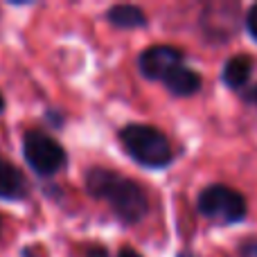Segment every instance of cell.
<instances>
[{"mask_svg": "<svg viewBox=\"0 0 257 257\" xmlns=\"http://www.w3.org/2000/svg\"><path fill=\"white\" fill-rule=\"evenodd\" d=\"M30 194L27 178L21 169L0 156V201H23Z\"/></svg>", "mask_w": 257, "mask_h": 257, "instance_id": "obj_6", "label": "cell"}, {"mask_svg": "<svg viewBox=\"0 0 257 257\" xmlns=\"http://www.w3.org/2000/svg\"><path fill=\"white\" fill-rule=\"evenodd\" d=\"M246 27H248L250 36L257 41V5L248 12V16H246Z\"/></svg>", "mask_w": 257, "mask_h": 257, "instance_id": "obj_10", "label": "cell"}, {"mask_svg": "<svg viewBox=\"0 0 257 257\" xmlns=\"http://www.w3.org/2000/svg\"><path fill=\"white\" fill-rule=\"evenodd\" d=\"M176 66H181V50L172 45L147 48L138 59V68L147 79H165V75Z\"/></svg>", "mask_w": 257, "mask_h": 257, "instance_id": "obj_5", "label": "cell"}, {"mask_svg": "<svg viewBox=\"0 0 257 257\" xmlns=\"http://www.w3.org/2000/svg\"><path fill=\"white\" fill-rule=\"evenodd\" d=\"M178 257H199V255H194V253H181Z\"/></svg>", "mask_w": 257, "mask_h": 257, "instance_id": "obj_16", "label": "cell"}, {"mask_svg": "<svg viewBox=\"0 0 257 257\" xmlns=\"http://www.w3.org/2000/svg\"><path fill=\"white\" fill-rule=\"evenodd\" d=\"M5 111V97H3V93H0V113Z\"/></svg>", "mask_w": 257, "mask_h": 257, "instance_id": "obj_15", "label": "cell"}, {"mask_svg": "<svg viewBox=\"0 0 257 257\" xmlns=\"http://www.w3.org/2000/svg\"><path fill=\"white\" fill-rule=\"evenodd\" d=\"M165 86L169 88V93L178 95V97H185V95H194L201 88V77L194 70L185 66H176L165 75Z\"/></svg>", "mask_w": 257, "mask_h": 257, "instance_id": "obj_7", "label": "cell"}, {"mask_svg": "<svg viewBox=\"0 0 257 257\" xmlns=\"http://www.w3.org/2000/svg\"><path fill=\"white\" fill-rule=\"evenodd\" d=\"M241 255L244 257H257V241H248L241 246Z\"/></svg>", "mask_w": 257, "mask_h": 257, "instance_id": "obj_11", "label": "cell"}, {"mask_svg": "<svg viewBox=\"0 0 257 257\" xmlns=\"http://www.w3.org/2000/svg\"><path fill=\"white\" fill-rule=\"evenodd\" d=\"M246 99H248V102H255V104H257V86H255V88H250L248 93H246Z\"/></svg>", "mask_w": 257, "mask_h": 257, "instance_id": "obj_13", "label": "cell"}, {"mask_svg": "<svg viewBox=\"0 0 257 257\" xmlns=\"http://www.w3.org/2000/svg\"><path fill=\"white\" fill-rule=\"evenodd\" d=\"M86 187L95 199H102L124 223H138L145 219L149 203L147 194L138 183L117 172L104 167H93L86 174Z\"/></svg>", "mask_w": 257, "mask_h": 257, "instance_id": "obj_1", "label": "cell"}, {"mask_svg": "<svg viewBox=\"0 0 257 257\" xmlns=\"http://www.w3.org/2000/svg\"><path fill=\"white\" fill-rule=\"evenodd\" d=\"M120 257H142V255H140V253H136L133 248H124V250L120 253Z\"/></svg>", "mask_w": 257, "mask_h": 257, "instance_id": "obj_14", "label": "cell"}, {"mask_svg": "<svg viewBox=\"0 0 257 257\" xmlns=\"http://www.w3.org/2000/svg\"><path fill=\"white\" fill-rule=\"evenodd\" d=\"M250 72H253V59L246 54H237L223 66V84H228L230 88H241L246 86Z\"/></svg>", "mask_w": 257, "mask_h": 257, "instance_id": "obj_8", "label": "cell"}, {"mask_svg": "<svg viewBox=\"0 0 257 257\" xmlns=\"http://www.w3.org/2000/svg\"><path fill=\"white\" fill-rule=\"evenodd\" d=\"M199 212L208 219L235 223L246 217V199L232 187L210 185L199 194Z\"/></svg>", "mask_w": 257, "mask_h": 257, "instance_id": "obj_4", "label": "cell"}, {"mask_svg": "<svg viewBox=\"0 0 257 257\" xmlns=\"http://www.w3.org/2000/svg\"><path fill=\"white\" fill-rule=\"evenodd\" d=\"M23 156L39 176H54L66 167L68 160L63 147L39 128H30L23 136Z\"/></svg>", "mask_w": 257, "mask_h": 257, "instance_id": "obj_3", "label": "cell"}, {"mask_svg": "<svg viewBox=\"0 0 257 257\" xmlns=\"http://www.w3.org/2000/svg\"><path fill=\"white\" fill-rule=\"evenodd\" d=\"M108 21L115 27L122 30H133V27H145L147 25V16L140 7L136 5H115L108 9Z\"/></svg>", "mask_w": 257, "mask_h": 257, "instance_id": "obj_9", "label": "cell"}, {"mask_svg": "<svg viewBox=\"0 0 257 257\" xmlns=\"http://www.w3.org/2000/svg\"><path fill=\"white\" fill-rule=\"evenodd\" d=\"M86 257H108V253H106V248H99V246H95V248H88Z\"/></svg>", "mask_w": 257, "mask_h": 257, "instance_id": "obj_12", "label": "cell"}, {"mask_svg": "<svg viewBox=\"0 0 257 257\" xmlns=\"http://www.w3.org/2000/svg\"><path fill=\"white\" fill-rule=\"evenodd\" d=\"M120 140L126 154L145 167H165L172 160V145L167 136L149 124H128L122 128Z\"/></svg>", "mask_w": 257, "mask_h": 257, "instance_id": "obj_2", "label": "cell"}]
</instances>
